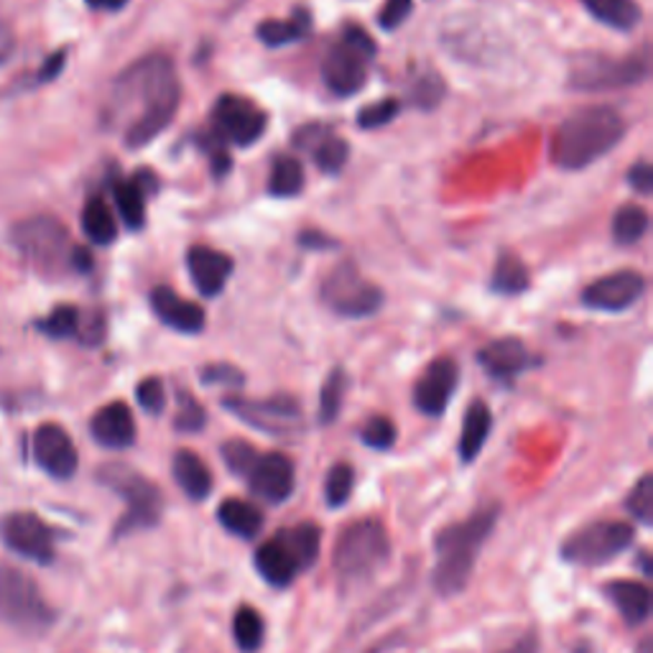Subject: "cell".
Wrapping results in <instances>:
<instances>
[{
  "mask_svg": "<svg viewBox=\"0 0 653 653\" xmlns=\"http://www.w3.org/2000/svg\"><path fill=\"white\" fill-rule=\"evenodd\" d=\"M181 102V87L174 62L164 55H151L130 65L112 85L110 116L126 123V146L144 148L171 126Z\"/></svg>",
  "mask_w": 653,
  "mask_h": 653,
  "instance_id": "1",
  "label": "cell"
},
{
  "mask_svg": "<svg viewBox=\"0 0 653 653\" xmlns=\"http://www.w3.org/2000/svg\"><path fill=\"white\" fill-rule=\"evenodd\" d=\"M501 511L503 506L498 501L485 503V506L469 513L467 518L444 526L434 536L432 582L442 597L459 595L467 587V582L473 580L475 564L481 560L485 542L498 526Z\"/></svg>",
  "mask_w": 653,
  "mask_h": 653,
  "instance_id": "2",
  "label": "cell"
},
{
  "mask_svg": "<svg viewBox=\"0 0 653 653\" xmlns=\"http://www.w3.org/2000/svg\"><path fill=\"white\" fill-rule=\"evenodd\" d=\"M623 136L625 120L621 112L607 106L582 108L556 128L552 146H548V159L560 169L580 171L613 151Z\"/></svg>",
  "mask_w": 653,
  "mask_h": 653,
  "instance_id": "3",
  "label": "cell"
},
{
  "mask_svg": "<svg viewBox=\"0 0 653 653\" xmlns=\"http://www.w3.org/2000/svg\"><path fill=\"white\" fill-rule=\"evenodd\" d=\"M388 560L390 536L378 518H358L350 526H345L333 554L337 577L347 585L368 580Z\"/></svg>",
  "mask_w": 653,
  "mask_h": 653,
  "instance_id": "4",
  "label": "cell"
},
{
  "mask_svg": "<svg viewBox=\"0 0 653 653\" xmlns=\"http://www.w3.org/2000/svg\"><path fill=\"white\" fill-rule=\"evenodd\" d=\"M98 481L126 501V516L118 521L116 538L136 534V531H148L161 524L164 513V495L159 485L148 481L146 475L136 473L128 465H102Z\"/></svg>",
  "mask_w": 653,
  "mask_h": 653,
  "instance_id": "5",
  "label": "cell"
},
{
  "mask_svg": "<svg viewBox=\"0 0 653 653\" xmlns=\"http://www.w3.org/2000/svg\"><path fill=\"white\" fill-rule=\"evenodd\" d=\"M55 611L29 574L0 564V621L16 631L39 635L55 623Z\"/></svg>",
  "mask_w": 653,
  "mask_h": 653,
  "instance_id": "6",
  "label": "cell"
},
{
  "mask_svg": "<svg viewBox=\"0 0 653 653\" xmlns=\"http://www.w3.org/2000/svg\"><path fill=\"white\" fill-rule=\"evenodd\" d=\"M376 41L368 31H363L360 26H347L321 65V77L329 92H335L337 98L358 95L368 80V65L376 57Z\"/></svg>",
  "mask_w": 653,
  "mask_h": 653,
  "instance_id": "7",
  "label": "cell"
},
{
  "mask_svg": "<svg viewBox=\"0 0 653 653\" xmlns=\"http://www.w3.org/2000/svg\"><path fill=\"white\" fill-rule=\"evenodd\" d=\"M635 542V528L625 521L603 518L592 521L564 538L560 548L562 560L574 567H603L623 552H629Z\"/></svg>",
  "mask_w": 653,
  "mask_h": 653,
  "instance_id": "8",
  "label": "cell"
},
{
  "mask_svg": "<svg viewBox=\"0 0 653 653\" xmlns=\"http://www.w3.org/2000/svg\"><path fill=\"white\" fill-rule=\"evenodd\" d=\"M321 299L339 317H373L383 307L386 296L380 286L368 281L353 260L337 264L321 284Z\"/></svg>",
  "mask_w": 653,
  "mask_h": 653,
  "instance_id": "9",
  "label": "cell"
},
{
  "mask_svg": "<svg viewBox=\"0 0 653 653\" xmlns=\"http://www.w3.org/2000/svg\"><path fill=\"white\" fill-rule=\"evenodd\" d=\"M11 240L29 264L47 274L59 271L72 256L67 228L51 215H37L29 217V220H21L11 230Z\"/></svg>",
  "mask_w": 653,
  "mask_h": 653,
  "instance_id": "10",
  "label": "cell"
},
{
  "mask_svg": "<svg viewBox=\"0 0 653 653\" xmlns=\"http://www.w3.org/2000/svg\"><path fill=\"white\" fill-rule=\"evenodd\" d=\"M651 65L649 55H633L625 59H613L605 55H580L570 69V85L574 90L600 92V90H617V87L639 85L649 77Z\"/></svg>",
  "mask_w": 653,
  "mask_h": 653,
  "instance_id": "11",
  "label": "cell"
},
{
  "mask_svg": "<svg viewBox=\"0 0 653 653\" xmlns=\"http://www.w3.org/2000/svg\"><path fill=\"white\" fill-rule=\"evenodd\" d=\"M222 406L243 424L254 426L271 437H294L301 432V406L291 396H274L266 400L258 398H225Z\"/></svg>",
  "mask_w": 653,
  "mask_h": 653,
  "instance_id": "12",
  "label": "cell"
},
{
  "mask_svg": "<svg viewBox=\"0 0 653 653\" xmlns=\"http://www.w3.org/2000/svg\"><path fill=\"white\" fill-rule=\"evenodd\" d=\"M0 538L13 554L37 564L55 562L57 531L31 511L11 513L0 521Z\"/></svg>",
  "mask_w": 653,
  "mask_h": 653,
  "instance_id": "13",
  "label": "cell"
},
{
  "mask_svg": "<svg viewBox=\"0 0 653 653\" xmlns=\"http://www.w3.org/2000/svg\"><path fill=\"white\" fill-rule=\"evenodd\" d=\"M266 112L240 95H222L212 108L215 138L232 146H254L266 130Z\"/></svg>",
  "mask_w": 653,
  "mask_h": 653,
  "instance_id": "14",
  "label": "cell"
},
{
  "mask_svg": "<svg viewBox=\"0 0 653 653\" xmlns=\"http://www.w3.org/2000/svg\"><path fill=\"white\" fill-rule=\"evenodd\" d=\"M31 452L33 463L49 477H57V481H69L77 473V467H80V455H77L75 442L65 432V426L59 424H41L33 432Z\"/></svg>",
  "mask_w": 653,
  "mask_h": 653,
  "instance_id": "15",
  "label": "cell"
},
{
  "mask_svg": "<svg viewBox=\"0 0 653 653\" xmlns=\"http://www.w3.org/2000/svg\"><path fill=\"white\" fill-rule=\"evenodd\" d=\"M246 483L256 498L271 503V506L289 501L296 485V469L291 457L281 455V452L258 455L256 465L246 475Z\"/></svg>",
  "mask_w": 653,
  "mask_h": 653,
  "instance_id": "16",
  "label": "cell"
},
{
  "mask_svg": "<svg viewBox=\"0 0 653 653\" xmlns=\"http://www.w3.org/2000/svg\"><path fill=\"white\" fill-rule=\"evenodd\" d=\"M459 383V365L455 358H439L422 373L414 386V406L424 416H442L447 412Z\"/></svg>",
  "mask_w": 653,
  "mask_h": 653,
  "instance_id": "17",
  "label": "cell"
},
{
  "mask_svg": "<svg viewBox=\"0 0 653 653\" xmlns=\"http://www.w3.org/2000/svg\"><path fill=\"white\" fill-rule=\"evenodd\" d=\"M646 291V278L639 271H615L582 291V304L597 311H625Z\"/></svg>",
  "mask_w": 653,
  "mask_h": 653,
  "instance_id": "18",
  "label": "cell"
},
{
  "mask_svg": "<svg viewBox=\"0 0 653 653\" xmlns=\"http://www.w3.org/2000/svg\"><path fill=\"white\" fill-rule=\"evenodd\" d=\"M477 363L483 365L491 378L501 383H513L521 373L534 368L536 360L518 337H501L487 343L483 350L477 353Z\"/></svg>",
  "mask_w": 653,
  "mask_h": 653,
  "instance_id": "19",
  "label": "cell"
},
{
  "mask_svg": "<svg viewBox=\"0 0 653 653\" xmlns=\"http://www.w3.org/2000/svg\"><path fill=\"white\" fill-rule=\"evenodd\" d=\"M151 309L159 321L181 335H199L207 325L205 309L195 301L181 299L169 286H156L151 291Z\"/></svg>",
  "mask_w": 653,
  "mask_h": 653,
  "instance_id": "20",
  "label": "cell"
},
{
  "mask_svg": "<svg viewBox=\"0 0 653 653\" xmlns=\"http://www.w3.org/2000/svg\"><path fill=\"white\" fill-rule=\"evenodd\" d=\"M187 268L191 276V284L197 286V291L212 299L228 286L232 276V258L222 250L195 246L187 254Z\"/></svg>",
  "mask_w": 653,
  "mask_h": 653,
  "instance_id": "21",
  "label": "cell"
},
{
  "mask_svg": "<svg viewBox=\"0 0 653 653\" xmlns=\"http://www.w3.org/2000/svg\"><path fill=\"white\" fill-rule=\"evenodd\" d=\"M92 439L106 449H128L136 442V419L128 404L123 400H112V404L102 406L90 422Z\"/></svg>",
  "mask_w": 653,
  "mask_h": 653,
  "instance_id": "22",
  "label": "cell"
},
{
  "mask_svg": "<svg viewBox=\"0 0 653 653\" xmlns=\"http://www.w3.org/2000/svg\"><path fill=\"white\" fill-rule=\"evenodd\" d=\"M296 146L304 148V151L311 154L317 167L325 174H339L347 164V156H350V146H347L343 138L335 136L333 130L309 126L301 128L296 133Z\"/></svg>",
  "mask_w": 653,
  "mask_h": 653,
  "instance_id": "23",
  "label": "cell"
},
{
  "mask_svg": "<svg viewBox=\"0 0 653 653\" xmlns=\"http://www.w3.org/2000/svg\"><path fill=\"white\" fill-rule=\"evenodd\" d=\"M605 597L617 607L629 629H639L651 617V590L643 582L613 580L603 585Z\"/></svg>",
  "mask_w": 653,
  "mask_h": 653,
  "instance_id": "24",
  "label": "cell"
},
{
  "mask_svg": "<svg viewBox=\"0 0 653 653\" xmlns=\"http://www.w3.org/2000/svg\"><path fill=\"white\" fill-rule=\"evenodd\" d=\"M171 475H174V483L179 485V491L185 493L189 501L199 503V501L210 498V493L215 487L212 469L207 467L205 459L195 455L191 449H179L177 455H174Z\"/></svg>",
  "mask_w": 653,
  "mask_h": 653,
  "instance_id": "25",
  "label": "cell"
},
{
  "mask_svg": "<svg viewBox=\"0 0 653 653\" xmlns=\"http://www.w3.org/2000/svg\"><path fill=\"white\" fill-rule=\"evenodd\" d=\"M254 564H256L260 577H264L268 585L278 587V590L289 587L291 582L301 574L299 564H296L291 552L284 546V542L278 536L268 538L266 544H260L256 548Z\"/></svg>",
  "mask_w": 653,
  "mask_h": 653,
  "instance_id": "26",
  "label": "cell"
},
{
  "mask_svg": "<svg viewBox=\"0 0 653 653\" xmlns=\"http://www.w3.org/2000/svg\"><path fill=\"white\" fill-rule=\"evenodd\" d=\"M493 429V414L481 398L473 400L467 406L465 419H463V432H459V459L463 463H473V459L481 455L487 437H491Z\"/></svg>",
  "mask_w": 653,
  "mask_h": 653,
  "instance_id": "27",
  "label": "cell"
},
{
  "mask_svg": "<svg viewBox=\"0 0 653 653\" xmlns=\"http://www.w3.org/2000/svg\"><path fill=\"white\" fill-rule=\"evenodd\" d=\"M582 6L587 8L592 19L621 33L639 29V23L643 21L641 6L635 0H582Z\"/></svg>",
  "mask_w": 653,
  "mask_h": 653,
  "instance_id": "28",
  "label": "cell"
},
{
  "mask_svg": "<svg viewBox=\"0 0 653 653\" xmlns=\"http://www.w3.org/2000/svg\"><path fill=\"white\" fill-rule=\"evenodd\" d=\"M217 521L228 534L238 538H254L264 528V513L243 498H225L217 508Z\"/></svg>",
  "mask_w": 653,
  "mask_h": 653,
  "instance_id": "29",
  "label": "cell"
},
{
  "mask_svg": "<svg viewBox=\"0 0 653 653\" xmlns=\"http://www.w3.org/2000/svg\"><path fill=\"white\" fill-rule=\"evenodd\" d=\"M276 536L289 548L301 572L315 567L321 552V528L317 524H311V521L309 524H296L291 528H281Z\"/></svg>",
  "mask_w": 653,
  "mask_h": 653,
  "instance_id": "30",
  "label": "cell"
},
{
  "mask_svg": "<svg viewBox=\"0 0 653 653\" xmlns=\"http://www.w3.org/2000/svg\"><path fill=\"white\" fill-rule=\"evenodd\" d=\"M82 230L95 246H110V243H116L118 222H116V215H112V210L106 205V199L100 197L87 199L82 210Z\"/></svg>",
  "mask_w": 653,
  "mask_h": 653,
  "instance_id": "31",
  "label": "cell"
},
{
  "mask_svg": "<svg viewBox=\"0 0 653 653\" xmlns=\"http://www.w3.org/2000/svg\"><path fill=\"white\" fill-rule=\"evenodd\" d=\"M531 274L524 260L511 250H503L491 278V289L503 296H518L528 289Z\"/></svg>",
  "mask_w": 653,
  "mask_h": 653,
  "instance_id": "32",
  "label": "cell"
},
{
  "mask_svg": "<svg viewBox=\"0 0 653 653\" xmlns=\"http://www.w3.org/2000/svg\"><path fill=\"white\" fill-rule=\"evenodd\" d=\"M118 215L130 230H141L146 225V191L138 187L136 179H120L112 185Z\"/></svg>",
  "mask_w": 653,
  "mask_h": 653,
  "instance_id": "33",
  "label": "cell"
},
{
  "mask_svg": "<svg viewBox=\"0 0 653 653\" xmlns=\"http://www.w3.org/2000/svg\"><path fill=\"white\" fill-rule=\"evenodd\" d=\"M309 33V13L299 8L289 21H264L258 26L256 37L266 43V47H286V43H294L304 39Z\"/></svg>",
  "mask_w": 653,
  "mask_h": 653,
  "instance_id": "34",
  "label": "cell"
},
{
  "mask_svg": "<svg viewBox=\"0 0 653 653\" xmlns=\"http://www.w3.org/2000/svg\"><path fill=\"white\" fill-rule=\"evenodd\" d=\"M232 635L243 653H258L266 641L264 617L250 605H240L232 617Z\"/></svg>",
  "mask_w": 653,
  "mask_h": 653,
  "instance_id": "35",
  "label": "cell"
},
{
  "mask_svg": "<svg viewBox=\"0 0 653 653\" xmlns=\"http://www.w3.org/2000/svg\"><path fill=\"white\" fill-rule=\"evenodd\" d=\"M304 189V169L294 156H278L268 177V195L271 197H296Z\"/></svg>",
  "mask_w": 653,
  "mask_h": 653,
  "instance_id": "36",
  "label": "cell"
},
{
  "mask_svg": "<svg viewBox=\"0 0 653 653\" xmlns=\"http://www.w3.org/2000/svg\"><path fill=\"white\" fill-rule=\"evenodd\" d=\"M649 230V212L639 205H625L615 212L613 220V238L621 246H633Z\"/></svg>",
  "mask_w": 653,
  "mask_h": 653,
  "instance_id": "37",
  "label": "cell"
},
{
  "mask_svg": "<svg viewBox=\"0 0 653 653\" xmlns=\"http://www.w3.org/2000/svg\"><path fill=\"white\" fill-rule=\"evenodd\" d=\"M347 390V373L343 368H335L329 373L325 386H321L319 394V424H333L339 416V408H343V398Z\"/></svg>",
  "mask_w": 653,
  "mask_h": 653,
  "instance_id": "38",
  "label": "cell"
},
{
  "mask_svg": "<svg viewBox=\"0 0 653 653\" xmlns=\"http://www.w3.org/2000/svg\"><path fill=\"white\" fill-rule=\"evenodd\" d=\"M355 469L350 463H337L325 477V501L329 508H343L353 498Z\"/></svg>",
  "mask_w": 653,
  "mask_h": 653,
  "instance_id": "39",
  "label": "cell"
},
{
  "mask_svg": "<svg viewBox=\"0 0 653 653\" xmlns=\"http://www.w3.org/2000/svg\"><path fill=\"white\" fill-rule=\"evenodd\" d=\"M623 506L631 513L633 521H639L641 526L653 524V475L651 473L639 477V483L631 487L629 498H625Z\"/></svg>",
  "mask_w": 653,
  "mask_h": 653,
  "instance_id": "40",
  "label": "cell"
},
{
  "mask_svg": "<svg viewBox=\"0 0 653 653\" xmlns=\"http://www.w3.org/2000/svg\"><path fill=\"white\" fill-rule=\"evenodd\" d=\"M220 455H222V463L228 465L230 473L246 481V475L250 473V467L256 465L260 452L246 439H230L220 447Z\"/></svg>",
  "mask_w": 653,
  "mask_h": 653,
  "instance_id": "41",
  "label": "cell"
},
{
  "mask_svg": "<svg viewBox=\"0 0 653 653\" xmlns=\"http://www.w3.org/2000/svg\"><path fill=\"white\" fill-rule=\"evenodd\" d=\"M360 439H363V444H368L370 449L386 452L396 444L398 429H396V424L388 419V416H373V419L363 424Z\"/></svg>",
  "mask_w": 653,
  "mask_h": 653,
  "instance_id": "42",
  "label": "cell"
},
{
  "mask_svg": "<svg viewBox=\"0 0 653 653\" xmlns=\"http://www.w3.org/2000/svg\"><path fill=\"white\" fill-rule=\"evenodd\" d=\"M80 321H82L80 309L69 307V304H62V307H57L47 319H43L41 329L49 337L65 339V337H72V335L80 333Z\"/></svg>",
  "mask_w": 653,
  "mask_h": 653,
  "instance_id": "43",
  "label": "cell"
},
{
  "mask_svg": "<svg viewBox=\"0 0 653 653\" xmlns=\"http://www.w3.org/2000/svg\"><path fill=\"white\" fill-rule=\"evenodd\" d=\"M207 424V412L202 408L199 400L187 394V390H179V412L177 419H174V426L177 432H199Z\"/></svg>",
  "mask_w": 653,
  "mask_h": 653,
  "instance_id": "44",
  "label": "cell"
},
{
  "mask_svg": "<svg viewBox=\"0 0 653 653\" xmlns=\"http://www.w3.org/2000/svg\"><path fill=\"white\" fill-rule=\"evenodd\" d=\"M400 112V102L396 98H386V100H378L373 102V106L363 108L358 112V126L360 128H368V130H376L388 126L390 120H394Z\"/></svg>",
  "mask_w": 653,
  "mask_h": 653,
  "instance_id": "45",
  "label": "cell"
},
{
  "mask_svg": "<svg viewBox=\"0 0 653 653\" xmlns=\"http://www.w3.org/2000/svg\"><path fill=\"white\" fill-rule=\"evenodd\" d=\"M136 398L138 406H141L146 414L159 416L164 412V406H167V388H164V383L159 378H144L136 386Z\"/></svg>",
  "mask_w": 653,
  "mask_h": 653,
  "instance_id": "46",
  "label": "cell"
},
{
  "mask_svg": "<svg viewBox=\"0 0 653 653\" xmlns=\"http://www.w3.org/2000/svg\"><path fill=\"white\" fill-rule=\"evenodd\" d=\"M444 98V82L437 72H429L422 77V82L412 90V100L416 108L422 110H432L437 108Z\"/></svg>",
  "mask_w": 653,
  "mask_h": 653,
  "instance_id": "47",
  "label": "cell"
},
{
  "mask_svg": "<svg viewBox=\"0 0 653 653\" xmlns=\"http://www.w3.org/2000/svg\"><path fill=\"white\" fill-rule=\"evenodd\" d=\"M412 0H386V6H383V11L378 16V23L380 29L386 31H396L400 23L408 19V13H412Z\"/></svg>",
  "mask_w": 653,
  "mask_h": 653,
  "instance_id": "48",
  "label": "cell"
},
{
  "mask_svg": "<svg viewBox=\"0 0 653 653\" xmlns=\"http://www.w3.org/2000/svg\"><path fill=\"white\" fill-rule=\"evenodd\" d=\"M199 378H202V383H210V386H215V383H225V386H243L246 383V376L238 368H232V365H207V368H202V373H199Z\"/></svg>",
  "mask_w": 653,
  "mask_h": 653,
  "instance_id": "49",
  "label": "cell"
},
{
  "mask_svg": "<svg viewBox=\"0 0 653 653\" xmlns=\"http://www.w3.org/2000/svg\"><path fill=\"white\" fill-rule=\"evenodd\" d=\"M629 185L643 197L651 195L653 191V169H651L649 161H639L635 167H631Z\"/></svg>",
  "mask_w": 653,
  "mask_h": 653,
  "instance_id": "50",
  "label": "cell"
},
{
  "mask_svg": "<svg viewBox=\"0 0 653 653\" xmlns=\"http://www.w3.org/2000/svg\"><path fill=\"white\" fill-rule=\"evenodd\" d=\"M501 653H542V639H538L536 631H528L526 635H521L516 643H511V646L503 649Z\"/></svg>",
  "mask_w": 653,
  "mask_h": 653,
  "instance_id": "51",
  "label": "cell"
},
{
  "mask_svg": "<svg viewBox=\"0 0 653 653\" xmlns=\"http://www.w3.org/2000/svg\"><path fill=\"white\" fill-rule=\"evenodd\" d=\"M67 62V55L65 51H57V55H51L47 62H43V67L39 69V82H51L57 80L59 72H62V67Z\"/></svg>",
  "mask_w": 653,
  "mask_h": 653,
  "instance_id": "52",
  "label": "cell"
},
{
  "mask_svg": "<svg viewBox=\"0 0 653 653\" xmlns=\"http://www.w3.org/2000/svg\"><path fill=\"white\" fill-rule=\"evenodd\" d=\"M299 243H301V246H307V248H327V246H335V243L329 240L327 235H321V232H301Z\"/></svg>",
  "mask_w": 653,
  "mask_h": 653,
  "instance_id": "53",
  "label": "cell"
},
{
  "mask_svg": "<svg viewBox=\"0 0 653 653\" xmlns=\"http://www.w3.org/2000/svg\"><path fill=\"white\" fill-rule=\"evenodd\" d=\"M87 6L92 8V11H110V13H116V11H120V8H123L128 0H85Z\"/></svg>",
  "mask_w": 653,
  "mask_h": 653,
  "instance_id": "54",
  "label": "cell"
},
{
  "mask_svg": "<svg viewBox=\"0 0 653 653\" xmlns=\"http://www.w3.org/2000/svg\"><path fill=\"white\" fill-rule=\"evenodd\" d=\"M11 49H13V39L8 37V31L0 29V65L11 57Z\"/></svg>",
  "mask_w": 653,
  "mask_h": 653,
  "instance_id": "55",
  "label": "cell"
},
{
  "mask_svg": "<svg viewBox=\"0 0 653 653\" xmlns=\"http://www.w3.org/2000/svg\"><path fill=\"white\" fill-rule=\"evenodd\" d=\"M390 646H394V641H388V639H386V641L376 643V646L368 649V651H365V653H383V649H390Z\"/></svg>",
  "mask_w": 653,
  "mask_h": 653,
  "instance_id": "56",
  "label": "cell"
}]
</instances>
